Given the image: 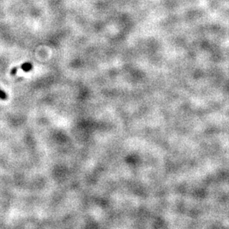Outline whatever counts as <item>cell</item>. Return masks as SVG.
<instances>
[{"instance_id": "6da1fadb", "label": "cell", "mask_w": 229, "mask_h": 229, "mask_svg": "<svg viewBox=\"0 0 229 229\" xmlns=\"http://www.w3.org/2000/svg\"><path fill=\"white\" fill-rule=\"evenodd\" d=\"M20 68H22V70H24V71L28 72L32 70V68H33V65H32V64L31 63V62H25V63L21 65Z\"/></svg>"}, {"instance_id": "7a4b0ae2", "label": "cell", "mask_w": 229, "mask_h": 229, "mask_svg": "<svg viewBox=\"0 0 229 229\" xmlns=\"http://www.w3.org/2000/svg\"><path fill=\"white\" fill-rule=\"evenodd\" d=\"M7 95L5 93L4 91H2V90H0V99H3V100H5V99H7Z\"/></svg>"}, {"instance_id": "3957f363", "label": "cell", "mask_w": 229, "mask_h": 229, "mask_svg": "<svg viewBox=\"0 0 229 229\" xmlns=\"http://www.w3.org/2000/svg\"><path fill=\"white\" fill-rule=\"evenodd\" d=\"M18 70V67H16V68H13L12 70H11V75H15L16 73V72H17Z\"/></svg>"}]
</instances>
